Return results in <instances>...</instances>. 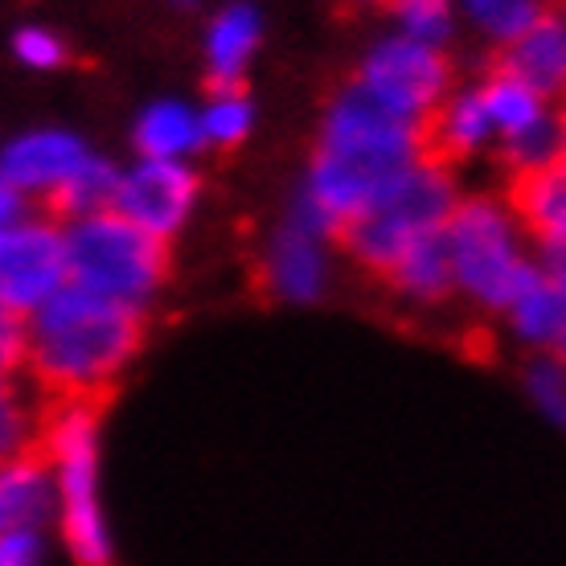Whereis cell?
<instances>
[{
    "label": "cell",
    "mask_w": 566,
    "mask_h": 566,
    "mask_svg": "<svg viewBox=\"0 0 566 566\" xmlns=\"http://www.w3.org/2000/svg\"><path fill=\"white\" fill-rule=\"evenodd\" d=\"M460 17L505 50L542 17V0H460Z\"/></svg>",
    "instance_id": "7402d4cb"
},
{
    "label": "cell",
    "mask_w": 566,
    "mask_h": 566,
    "mask_svg": "<svg viewBox=\"0 0 566 566\" xmlns=\"http://www.w3.org/2000/svg\"><path fill=\"white\" fill-rule=\"evenodd\" d=\"M57 525V489L42 452L4 460L0 472V530H45Z\"/></svg>",
    "instance_id": "4fadbf2b"
},
{
    "label": "cell",
    "mask_w": 566,
    "mask_h": 566,
    "mask_svg": "<svg viewBox=\"0 0 566 566\" xmlns=\"http://www.w3.org/2000/svg\"><path fill=\"white\" fill-rule=\"evenodd\" d=\"M563 366H566V361H563Z\"/></svg>",
    "instance_id": "f1b7e54d"
},
{
    "label": "cell",
    "mask_w": 566,
    "mask_h": 566,
    "mask_svg": "<svg viewBox=\"0 0 566 566\" xmlns=\"http://www.w3.org/2000/svg\"><path fill=\"white\" fill-rule=\"evenodd\" d=\"M50 534L45 530H0V566H45Z\"/></svg>",
    "instance_id": "484cf974"
},
{
    "label": "cell",
    "mask_w": 566,
    "mask_h": 566,
    "mask_svg": "<svg viewBox=\"0 0 566 566\" xmlns=\"http://www.w3.org/2000/svg\"><path fill=\"white\" fill-rule=\"evenodd\" d=\"M354 86L395 119L427 132L439 107L452 99V66L439 45L415 42L407 33H386L361 57Z\"/></svg>",
    "instance_id": "ba28073f"
},
{
    "label": "cell",
    "mask_w": 566,
    "mask_h": 566,
    "mask_svg": "<svg viewBox=\"0 0 566 566\" xmlns=\"http://www.w3.org/2000/svg\"><path fill=\"white\" fill-rule=\"evenodd\" d=\"M510 333L530 349H566V292L554 271H538L505 308Z\"/></svg>",
    "instance_id": "ac0fdd59"
},
{
    "label": "cell",
    "mask_w": 566,
    "mask_h": 566,
    "mask_svg": "<svg viewBox=\"0 0 566 566\" xmlns=\"http://www.w3.org/2000/svg\"><path fill=\"white\" fill-rule=\"evenodd\" d=\"M546 259H551V268H554V271H566V247H563V251H551Z\"/></svg>",
    "instance_id": "4316f807"
},
{
    "label": "cell",
    "mask_w": 566,
    "mask_h": 566,
    "mask_svg": "<svg viewBox=\"0 0 566 566\" xmlns=\"http://www.w3.org/2000/svg\"><path fill=\"white\" fill-rule=\"evenodd\" d=\"M386 9L395 17V33H407L415 42L443 45L452 42L460 17V0H386Z\"/></svg>",
    "instance_id": "603a6c76"
},
{
    "label": "cell",
    "mask_w": 566,
    "mask_h": 566,
    "mask_svg": "<svg viewBox=\"0 0 566 566\" xmlns=\"http://www.w3.org/2000/svg\"><path fill=\"white\" fill-rule=\"evenodd\" d=\"M13 57L25 71H57L66 62V45L54 29L45 25H21L13 33Z\"/></svg>",
    "instance_id": "d4e9b609"
},
{
    "label": "cell",
    "mask_w": 566,
    "mask_h": 566,
    "mask_svg": "<svg viewBox=\"0 0 566 566\" xmlns=\"http://www.w3.org/2000/svg\"><path fill=\"white\" fill-rule=\"evenodd\" d=\"M513 210L525 222V230L551 251L566 247V153L551 160L546 169L517 177L513 189Z\"/></svg>",
    "instance_id": "2e32d148"
},
{
    "label": "cell",
    "mask_w": 566,
    "mask_h": 566,
    "mask_svg": "<svg viewBox=\"0 0 566 566\" xmlns=\"http://www.w3.org/2000/svg\"><path fill=\"white\" fill-rule=\"evenodd\" d=\"M42 455L57 489V534L78 566H112L115 542L103 510V464L95 411L71 402L45 423Z\"/></svg>",
    "instance_id": "277c9868"
},
{
    "label": "cell",
    "mask_w": 566,
    "mask_h": 566,
    "mask_svg": "<svg viewBox=\"0 0 566 566\" xmlns=\"http://www.w3.org/2000/svg\"><path fill=\"white\" fill-rule=\"evenodd\" d=\"M386 280L415 304H439V300L455 296V268L452 251H448V230L436 239H423L398 259Z\"/></svg>",
    "instance_id": "ffe728a7"
},
{
    "label": "cell",
    "mask_w": 566,
    "mask_h": 566,
    "mask_svg": "<svg viewBox=\"0 0 566 566\" xmlns=\"http://www.w3.org/2000/svg\"><path fill=\"white\" fill-rule=\"evenodd\" d=\"M66 239H71V283L86 292H99L136 312H144V304L160 292L169 268L165 242L128 222L124 213L99 210L71 218Z\"/></svg>",
    "instance_id": "52a82bcc"
},
{
    "label": "cell",
    "mask_w": 566,
    "mask_h": 566,
    "mask_svg": "<svg viewBox=\"0 0 566 566\" xmlns=\"http://www.w3.org/2000/svg\"><path fill=\"white\" fill-rule=\"evenodd\" d=\"M427 148L439 156H476L481 148H496L493 119L484 107L481 86L472 91H455L452 99L436 112V119L427 124Z\"/></svg>",
    "instance_id": "d6986e66"
},
{
    "label": "cell",
    "mask_w": 566,
    "mask_h": 566,
    "mask_svg": "<svg viewBox=\"0 0 566 566\" xmlns=\"http://www.w3.org/2000/svg\"><path fill=\"white\" fill-rule=\"evenodd\" d=\"M132 140H136V153L148 160H189L198 148H206L201 107L181 99L148 103L132 128Z\"/></svg>",
    "instance_id": "e0dca14e"
},
{
    "label": "cell",
    "mask_w": 566,
    "mask_h": 566,
    "mask_svg": "<svg viewBox=\"0 0 566 566\" xmlns=\"http://www.w3.org/2000/svg\"><path fill=\"white\" fill-rule=\"evenodd\" d=\"M501 71L530 83L546 99L566 95V13L542 9V17L501 50Z\"/></svg>",
    "instance_id": "5bb4252c"
},
{
    "label": "cell",
    "mask_w": 566,
    "mask_h": 566,
    "mask_svg": "<svg viewBox=\"0 0 566 566\" xmlns=\"http://www.w3.org/2000/svg\"><path fill=\"white\" fill-rule=\"evenodd\" d=\"M525 390L530 402L538 407V415L546 423L566 427V366L563 361H538L525 374Z\"/></svg>",
    "instance_id": "cb8c5ba5"
},
{
    "label": "cell",
    "mask_w": 566,
    "mask_h": 566,
    "mask_svg": "<svg viewBox=\"0 0 566 566\" xmlns=\"http://www.w3.org/2000/svg\"><path fill=\"white\" fill-rule=\"evenodd\" d=\"M263 42V21L251 4H227L206 29V71L213 86H239Z\"/></svg>",
    "instance_id": "9a60e30c"
},
{
    "label": "cell",
    "mask_w": 566,
    "mask_h": 566,
    "mask_svg": "<svg viewBox=\"0 0 566 566\" xmlns=\"http://www.w3.org/2000/svg\"><path fill=\"white\" fill-rule=\"evenodd\" d=\"M140 345V312L86 292L62 287L45 308L21 321V366L54 395L86 398L112 386Z\"/></svg>",
    "instance_id": "7a4b0ae2"
},
{
    "label": "cell",
    "mask_w": 566,
    "mask_h": 566,
    "mask_svg": "<svg viewBox=\"0 0 566 566\" xmlns=\"http://www.w3.org/2000/svg\"><path fill=\"white\" fill-rule=\"evenodd\" d=\"M554 271V268H551ZM554 275H558V283H563V292H566V271H554Z\"/></svg>",
    "instance_id": "83f0119b"
},
{
    "label": "cell",
    "mask_w": 566,
    "mask_h": 566,
    "mask_svg": "<svg viewBox=\"0 0 566 566\" xmlns=\"http://www.w3.org/2000/svg\"><path fill=\"white\" fill-rule=\"evenodd\" d=\"M255 128V107L239 86H213L210 99L201 103V132L206 148H239Z\"/></svg>",
    "instance_id": "44dd1931"
},
{
    "label": "cell",
    "mask_w": 566,
    "mask_h": 566,
    "mask_svg": "<svg viewBox=\"0 0 566 566\" xmlns=\"http://www.w3.org/2000/svg\"><path fill=\"white\" fill-rule=\"evenodd\" d=\"M427 156L431 148L423 128L395 119L357 86H349L328 103L308 181L296 201L340 234L369 201L386 193L398 177H407L415 165H423Z\"/></svg>",
    "instance_id": "6da1fadb"
},
{
    "label": "cell",
    "mask_w": 566,
    "mask_h": 566,
    "mask_svg": "<svg viewBox=\"0 0 566 566\" xmlns=\"http://www.w3.org/2000/svg\"><path fill=\"white\" fill-rule=\"evenodd\" d=\"M337 239V230L325 227L308 206L292 201V210L271 234L263 251V280L271 296L283 304H312L325 296L328 275H333V251L328 242Z\"/></svg>",
    "instance_id": "8fae6325"
},
{
    "label": "cell",
    "mask_w": 566,
    "mask_h": 566,
    "mask_svg": "<svg viewBox=\"0 0 566 566\" xmlns=\"http://www.w3.org/2000/svg\"><path fill=\"white\" fill-rule=\"evenodd\" d=\"M198 172L189 169V160H132L128 169H119L112 210L124 213L128 222L169 242L177 230L198 210Z\"/></svg>",
    "instance_id": "7c38bea8"
},
{
    "label": "cell",
    "mask_w": 566,
    "mask_h": 566,
    "mask_svg": "<svg viewBox=\"0 0 566 566\" xmlns=\"http://www.w3.org/2000/svg\"><path fill=\"white\" fill-rule=\"evenodd\" d=\"M71 287V239L45 213H21L0 222V308L25 321Z\"/></svg>",
    "instance_id": "9c48e42d"
},
{
    "label": "cell",
    "mask_w": 566,
    "mask_h": 566,
    "mask_svg": "<svg viewBox=\"0 0 566 566\" xmlns=\"http://www.w3.org/2000/svg\"><path fill=\"white\" fill-rule=\"evenodd\" d=\"M115 185L119 169L91 153L74 132H21L0 153V222H13L38 206H50L66 218L112 210Z\"/></svg>",
    "instance_id": "3957f363"
},
{
    "label": "cell",
    "mask_w": 566,
    "mask_h": 566,
    "mask_svg": "<svg viewBox=\"0 0 566 566\" xmlns=\"http://www.w3.org/2000/svg\"><path fill=\"white\" fill-rule=\"evenodd\" d=\"M460 210L455 185L436 156L415 165L407 177H398L386 193L369 201L349 227L340 230V242L361 268L390 275L398 259L423 239H436L448 230L452 213Z\"/></svg>",
    "instance_id": "8992f818"
},
{
    "label": "cell",
    "mask_w": 566,
    "mask_h": 566,
    "mask_svg": "<svg viewBox=\"0 0 566 566\" xmlns=\"http://www.w3.org/2000/svg\"><path fill=\"white\" fill-rule=\"evenodd\" d=\"M525 222L513 206L493 198L460 201L448 222V251L455 268V296L472 300L476 308L501 312L525 292L542 268L530 263Z\"/></svg>",
    "instance_id": "5b68a950"
},
{
    "label": "cell",
    "mask_w": 566,
    "mask_h": 566,
    "mask_svg": "<svg viewBox=\"0 0 566 566\" xmlns=\"http://www.w3.org/2000/svg\"><path fill=\"white\" fill-rule=\"evenodd\" d=\"M484 107L493 119L496 148L510 156L517 177L546 169L551 160L566 153L563 115L551 112V99L530 83L513 78L510 71H496L481 83Z\"/></svg>",
    "instance_id": "30bf717a"
}]
</instances>
